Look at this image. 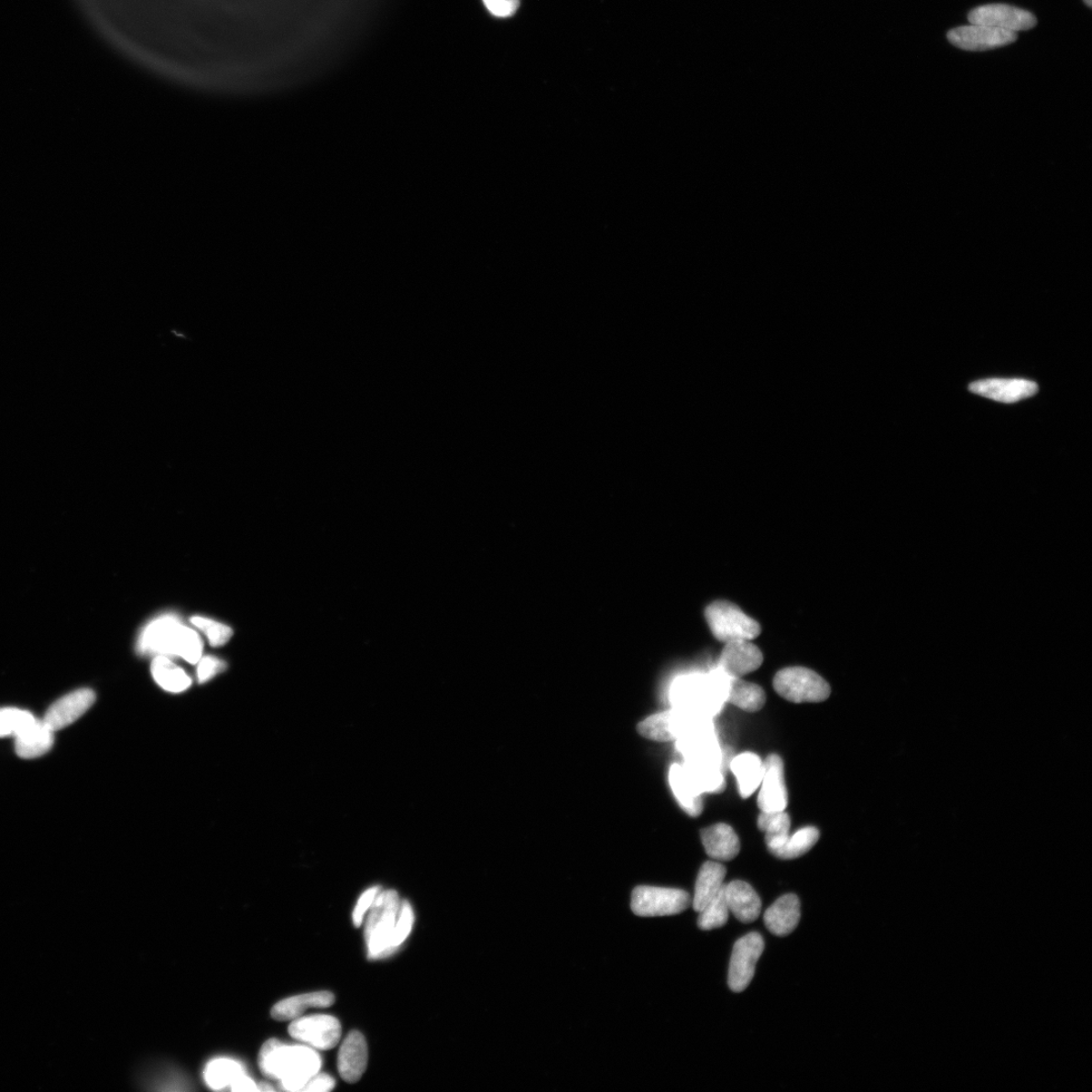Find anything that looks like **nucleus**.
<instances>
[{"label":"nucleus","mask_w":1092,"mask_h":1092,"mask_svg":"<svg viewBox=\"0 0 1092 1092\" xmlns=\"http://www.w3.org/2000/svg\"><path fill=\"white\" fill-rule=\"evenodd\" d=\"M258 1090H265V1091H268V1090H275V1088H273V1087H269V1086H268V1085H266V1084H262V1085H261V1087H258Z\"/></svg>","instance_id":"obj_41"},{"label":"nucleus","mask_w":1092,"mask_h":1092,"mask_svg":"<svg viewBox=\"0 0 1092 1092\" xmlns=\"http://www.w3.org/2000/svg\"><path fill=\"white\" fill-rule=\"evenodd\" d=\"M231 1089L233 1091H256L258 1090V1087H257L255 1081L244 1075L235 1082H234V1084L231 1086Z\"/></svg>","instance_id":"obj_40"},{"label":"nucleus","mask_w":1092,"mask_h":1092,"mask_svg":"<svg viewBox=\"0 0 1092 1092\" xmlns=\"http://www.w3.org/2000/svg\"><path fill=\"white\" fill-rule=\"evenodd\" d=\"M819 831L814 826H807L789 835L783 846L770 852L779 859L793 860L811 851L819 840Z\"/></svg>","instance_id":"obj_31"},{"label":"nucleus","mask_w":1092,"mask_h":1092,"mask_svg":"<svg viewBox=\"0 0 1092 1092\" xmlns=\"http://www.w3.org/2000/svg\"><path fill=\"white\" fill-rule=\"evenodd\" d=\"M672 695L676 708L698 717L713 719L725 704L723 691L715 677L681 679L672 689Z\"/></svg>","instance_id":"obj_4"},{"label":"nucleus","mask_w":1092,"mask_h":1092,"mask_svg":"<svg viewBox=\"0 0 1092 1092\" xmlns=\"http://www.w3.org/2000/svg\"><path fill=\"white\" fill-rule=\"evenodd\" d=\"M487 11L499 17L511 16L519 7V0H483Z\"/></svg>","instance_id":"obj_38"},{"label":"nucleus","mask_w":1092,"mask_h":1092,"mask_svg":"<svg viewBox=\"0 0 1092 1092\" xmlns=\"http://www.w3.org/2000/svg\"><path fill=\"white\" fill-rule=\"evenodd\" d=\"M767 929L772 934L784 937L792 934L801 921V902L795 894H786L780 897L764 915Z\"/></svg>","instance_id":"obj_24"},{"label":"nucleus","mask_w":1092,"mask_h":1092,"mask_svg":"<svg viewBox=\"0 0 1092 1092\" xmlns=\"http://www.w3.org/2000/svg\"><path fill=\"white\" fill-rule=\"evenodd\" d=\"M136 650L141 655L177 657L198 664L203 645L197 631L185 626L174 614L156 617L140 633Z\"/></svg>","instance_id":"obj_2"},{"label":"nucleus","mask_w":1092,"mask_h":1092,"mask_svg":"<svg viewBox=\"0 0 1092 1092\" xmlns=\"http://www.w3.org/2000/svg\"><path fill=\"white\" fill-rule=\"evenodd\" d=\"M669 782L672 794L682 811L692 817H697L704 812L702 793L688 776L684 767L680 764L672 765Z\"/></svg>","instance_id":"obj_25"},{"label":"nucleus","mask_w":1092,"mask_h":1092,"mask_svg":"<svg viewBox=\"0 0 1092 1092\" xmlns=\"http://www.w3.org/2000/svg\"><path fill=\"white\" fill-rule=\"evenodd\" d=\"M726 867L718 862L709 861L702 865L698 873L694 899L692 901L696 912L704 910V906L714 901L724 890Z\"/></svg>","instance_id":"obj_26"},{"label":"nucleus","mask_w":1092,"mask_h":1092,"mask_svg":"<svg viewBox=\"0 0 1092 1092\" xmlns=\"http://www.w3.org/2000/svg\"><path fill=\"white\" fill-rule=\"evenodd\" d=\"M705 618L714 637L721 642L753 640L760 635L759 624L736 604L718 600L706 607Z\"/></svg>","instance_id":"obj_5"},{"label":"nucleus","mask_w":1092,"mask_h":1092,"mask_svg":"<svg viewBox=\"0 0 1092 1092\" xmlns=\"http://www.w3.org/2000/svg\"><path fill=\"white\" fill-rule=\"evenodd\" d=\"M368 1062L366 1040L358 1031L350 1032L341 1045L338 1054L340 1076L349 1084H355L364 1076Z\"/></svg>","instance_id":"obj_19"},{"label":"nucleus","mask_w":1092,"mask_h":1092,"mask_svg":"<svg viewBox=\"0 0 1092 1092\" xmlns=\"http://www.w3.org/2000/svg\"><path fill=\"white\" fill-rule=\"evenodd\" d=\"M949 41L966 51H986L1017 40V33L984 25L964 26L950 31Z\"/></svg>","instance_id":"obj_12"},{"label":"nucleus","mask_w":1092,"mask_h":1092,"mask_svg":"<svg viewBox=\"0 0 1092 1092\" xmlns=\"http://www.w3.org/2000/svg\"><path fill=\"white\" fill-rule=\"evenodd\" d=\"M974 25H984L1013 33L1027 31L1037 25V18L1023 9L1007 5H988L973 9L968 16Z\"/></svg>","instance_id":"obj_11"},{"label":"nucleus","mask_w":1092,"mask_h":1092,"mask_svg":"<svg viewBox=\"0 0 1092 1092\" xmlns=\"http://www.w3.org/2000/svg\"><path fill=\"white\" fill-rule=\"evenodd\" d=\"M226 668V662L216 657H202L198 661V680L200 682H206Z\"/></svg>","instance_id":"obj_36"},{"label":"nucleus","mask_w":1092,"mask_h":1092,"mask_svg":"<svg viewBox=\"0 0 1092 1092\" xmlns=\"http://www.w3.org/2000/svg\"><path fill=\"white\" fill-rule=\"evenodd\" d=\"M730 770L737 778L740 796L748 798L762 782L765 767L758 755L744 753L731 760Z\"/></svg>","instance_id":"obj_27"},{"label":"nucleus","mask_w":1092,"mask_h":1092,"mask_svg":"<svg viewBox=\"0 0 1092 1092\" xmlns=\"http://www.w3.org/2000/svg\"><path fill=\"white\" fill-rule=\"evenodd\" d=\"M765 949V943L758 933H750L739 939L731 954L728 986L735 992H742L754 978L756 965Z\"/></svg>","instance_id":"obj_9"},{"label":"nucleus","mask_w":1092,"mask_h":1092,"mask_svg":"<svg viewBox=\"0 0 1092 1092\" xmlns=\"http://www.w3.org/2000/svg\"><path fill=\"white\" fill-rule=\"evenodd\" d=\"M1085 3L1090 7L1092 5V0H1085Z\"/></svg>","instance_id":"obj_42"},{"label":"nucleus","mask_w":1092,"mask_h":1092,"mask_svg":"<svg viewBox=\"0 0 1092 1092\" xmlns=\"http://www.w3.org/2000/svg\"><path fill=\"white\" fill-rule=\"evenodd\" d=\"M758 827L765 834V842L770 852L783 846L790 835L792 819L785 811L760 812L758 818Z\"/></svg>","instance_id":"obj_30"},{"label":"nucleus","mask_w":1092,"mask_h":1092,"mask_svg":"<svg viewBox=\"0 0 1092 1092\" xmlns=\"http://www.w3.org/2000/svg\"><path fill=\"white\" fill-rule=\"evenodd\" d=\"M380 890H382V889H380L378 886L372 887V889L367 890L362 896H360V899L358 900L353 913V921L356 928H359V926L363 924L366 914L369 912L370 908H372L376 897Z\"/></svg>","instance_id":"obj_37"},{"label":"nucleus","mask_w":1092,"mask_h":1092,"mask_svg":"<svg viewBox=\"0 0 1092 1092\" xmlns=\"http://www.w3.org/2000/svg\"><path fill=\"white\" fill-rule=\"evenodd\" d=\"M765 771L760 782L758 806L760 812H781L788 805L784 777V764L776 754L770 755L764 763Z\"/></svg>","instance_id":"obj_14"},{"label":"nucleus","mask_w":1092,"mask_h":1092,"mask_svg":"<svg viewBox=\"0 0 1092 1092\" xmlns=\"http://www.w3.org/2000/svg\"><path fill=\"white\" fill-rule=\"evenodd\" d=\"M335 1080L326 1074H318L311 1077L303 1090L301 1091H314V1092H328L335 1087Z\"/></svg>","instance_id":"obj_39"},{"label":"nucleus","mask_w":1092,"mask_h":1092,"mask_svg":"<svg viewBox=\"0 0 1092 1092\" xmlns=\"http://www.w3.org/2000/svg\"><path fill=\"white\" fill-rule=\"evenodd\" d=\"M773 687L782 698L793 704H818L831 696V686L813 670L790 667L779 671Z\"/></svg>","instance_id":"obj_6"},{"label":"nucleus","mask_w":1092,"mask_h":1092,"mask_svg":"<svg viewBox=\"0 0 1092 1092\" xmlns=\"http://www.w3.org/2000/svg\"><path fill=\"white\" fill-rule=\"evenodd\" d=\"M191 622L207 637L210 645L214 648L226 645L233 636V630L229 627L210 618L194 617Z\"/></svg>","instance_id":"obj_35"},{"label":"nucleus","mask_w":1092,"mask_h":1092,"mask_svg":"<svg viewBox=\"0 0 1092 1092\" xmlns=\"http://www.w3.org/2000/svg\"><path fill=\"white\" fill-rule=\"evenodd\" d=\"M701 841L706 854L716 861H731L739 854L740 842L734 828L716 824L701 831Z\"/></svg>","instance_id":"obj_21"},{"label":"nucleus","mask_w":1092,"mask_h":1092,"mask_svg":"<svg viewBox=\"0 0 1092 1092\" xmlns=\"http://www.w3.org/2000/svg\"><path fill=\"white\" fill-rule=\"evenodd\" d=\"M729 912L723 890L714 901L706 904L704 910L699 912V928L704 931L721 928L727 923Z\"/></svg>","instance_id":"obj_33"},{"label":"nucleus","mask_w":1092,"mask_h":1092,"mask_svg":"<svg viewBox=\"0 0 1092 1092\" xmlns=\"http://www.w3.org/2000/svg\"><path fill=\"white\" fill-rule=\"evenodd\" d=\"M402 901L395 890H380L369 910L366 923V943L369 960L389 957L403 945L398 925Z\"/></svg>","instance_id":"obj_3"},{"label":"nucleus","mask_w":1092,"mask_h":1092,"mask_svg":"<svg viewBox=\"0 0 1092 1092\" xmlns=\"http://www.w3.org/2000/svg\"><path fill=\"white\" fill-rule=\"evenodd\" d=\"M259 1066L263 1075L278 1079L285 1090L301 1091L320 1072L322 1058L307 1045H289L271 1039L260 1050Z\"/></svg>","instance_id":"obj_1"},{"label":"nucleus","mask_w":1092,"mask_h":1092,"mask_svg":"<svg viewBox=\"0 0 1092 1092\" xmlns=\"http://www.w3.org/2000/svg\"><path fill=\"white\" fill-rule=\"evenodd\" d=\"M244 1075L239 1063L224 1058L211 1061L203 1072L207 1085L217 1090L231 1087Z\"/></svg>","instance_id":"obj_32"},{"label":"nucleus","mask_w":1092,"mask_h":1092,"mask_svg":"<svg viewBox=\"0 0 1092 1092\" xmlns=\"http://www.w3.org/2000/svg\"><path fill=\"white\" fill-rule=\"evenodd\" d=\"M724 894L729 912L739 922L749 923L758 920L762 902L752 886L744 881H731L725 884Z\"/></svg>","instance_id":"obj_20"},{"label":"nucleus","mask_w":1092,"mask_h":1092,"mask_svg":"<svg viewBox=\"0 0 1092 1092\" xmlns=\"http://www.w3.org/2000/svg\"><path fill=\"white\" fill-rule=\"evenodd\" d=\"M682 767L702 794H717L725 792L726 783L720 766L686 760Z\"/></svg>","instance_id":"obj_29"},{"label":"nucleus","mask_w":1092,"mask_h":1092,"mask_svg":"<svg viewBox=\"0 0 1092 1092\" xmlns=\"http://www.w3.org/2000/svg\"><path fill=\"white\" fill-rule=\"evenodd\" d=\"M690 895L681 890L665 887L639 886L632 892L631 910L642 918L675 915L686 911Z\"/></svg>","instance_id":"obj_8"},{"label":"nucleus","mask_w":1092,"mask_h":1092,"mask_svg":"<svg viewBox=\"0 0 1092 1092\" xmlns=\"http://www.w3.org/2000/svg\"><path fill=\"white\" fill-rule=\"evenodd\" d=\"M970 392L994 399L1000 403L1012 404L1036 395L1039 387L1027 379L989 378L978 380L969 386Z\"/></svg>","instance_id":"obj_17"},{"label":"nucleus","mask_w":1092,"mask_h":1092,"mask_svg":"<svg viewBox=\"0 0 1092 1092\" xmlns=\"http://www.w3.org/2000/svg\"><path fill=\"white\" fill-rule=\"evenodd\" d=\"M677 745L685 760L718 766L723 762V750L711 718L692 717L684 735L677 740Z\"/></svg>","instance_id":"obj_7"},{"label":"nucleus","mask_w":1092,"mask_h":1092,"mask_svg":"<svg viewBox=\"0 0 1092 1092\" xmlns=\"http://www.w3.org/2000/svg\"><path fill=\"white\" fill-rule=\"evenodd\" d=\"M94 701L93 690L78 689L54 702L43 720L55 733L75 723L93 706Z\"/></svg>","instance_id":"obj_15"},{"label":"nucleus","mask_w":1092,"mask_h":1092,"mask_svg":"<svg viewBox=\"0 0 1092 1092\" xmlns=\"http://www.w3.org/2000/svg\"><path fill=\"white\" fill-rule=\"evenodd\" d=\"M693 716L679 708L664 711L642 720L638 731L643 737L655 742H672L684 735Z\"/></svg>","instance_id":"obj_16"},{"label":"nucleus","mask_w":1092,"mask_h":1092,"mask_svg":"<svg viewBox=\"0 0 1092 1092\" xmlns=\"http://www.w3.org/2000/svg\"><path fill=\"white\" fill-rule=\"evenodd\" d=\"M289 1035L315 1050L326 1051L337 1046L341 1038V1026L333 1016L314 1015L300 1017L291 1021Z\"/></svg>","instance_id":"obj_10"},{"label":"nucleus","mask_w":1092,"mask_h":1092,"mask_svg":"<svg viewBox=\"0 0 1092 1092\" xmlns=\"http://www.w3.org/2000/svg\"><path fill=\"white\" fill-rule=\"evenodd\" d=\"M16 738V753L19 758L31 759L44 756L54 744V731L43 719L35 718Z\"/></svg>","instance_id":"obj_23"},{"label":"nucleus","mask_w":1092,"mask_h":1092,"mask_svg":"<svg viewBox=\"0 0 1092 1092\" xmlns=\"http://www.w3.org/2000/svg\"><path fill=\"white\" fill-rule=\"evenodd\" d=\"M723 691L725 701L747 713H758L766 704V693L762 687L742 678H731L719 671L715 676Z\"/></svg>","instance_id":"obj_18"},{"label":"nucleus","mask_w":1092,"mask_h":1092,"mask_svg":"<svg viewBox=\"0 0 1092 1092\" xmlns=\"http://www.w3.org/2000/svg\"><path fill=\"white\" fill-rule=\"evenodd\" d=\"M335 996L330 991H317L300 994L282 999L272 1007V1019L279 1021H294L303 1017L310 1009H325L333 1006Z\"/></svg>","instance_id":"obj_22"},{"label":"nucleus","mask_w":1092,"mask_h":1092,"mask_svg":"<svg viewBox=\"0 0 1092 1092\" xmlns=\"http://www.w3.org/2000/svg\"><path fill=\"white\" fill-rule=\"evenodd\" d=\"M35 718L26 710L14 707L0 708V737H16Z\"/></svg>","instance_id":"obj_34"},{"label":"nucleus","mask_w":1092,"mask_h":1092,"mask_svg":"<svg viewBox=\"0 0 1092 1092\" xmlns=\"http://www.w3.org/2000/svg\"><path fill=\"white\" fill-rule=\"evenodd\" d=\"M762 651L752 640H733L726 643L720 653L719 671L731 678H743L762 666Z\"/></svg>","instance_id":"obj_13"},{"label":"nucleus","mask_w":1092,"mask_h":1092,"mask_svg":"<svg viewBox=\"0 0 1092 1092\" xmlns=\"http://www.w3.org/2000/svg\"><path fill=\"white\" fill-rule=\"evenodd\" d=\"M151 672L155 682L171 693H180L191 685V678L188 672L175 665L168 657H155Z\"/></svg>","instance_id":"obj_28"}]
</instances>
